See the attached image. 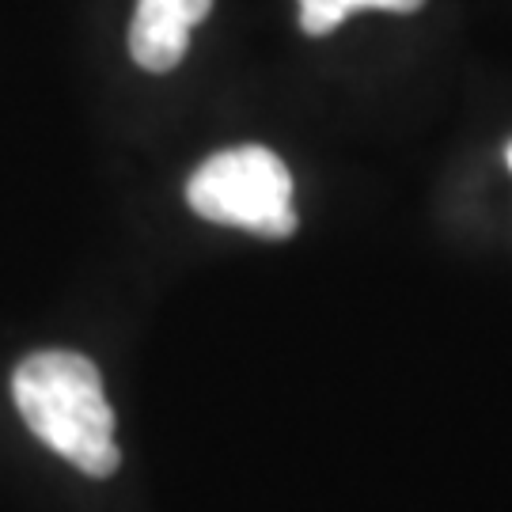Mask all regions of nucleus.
<instances>
[{
  "mask_svg": "<svg viewBox=\"0 0 512 512\" xmlns=\"http://www.w3.org/2000/svg\"><path fill=\"white\" fill-rule=\"evenodd\" d=\"M12 399L27 429L76 471L92 478L118 471L114 410L88 357L65 349L31 353L12 376Z\"/></svg>",
  "mask_w": 512,
  "mask_h": 512,
  "instance_id": "obj_1",
  "label": "nucleus"
},
{
  "mask_svg": "<svg viewBox=\"0 0 512 512\" xmlns=\"http://www.w3.org/2000/svg\"><path fill=\"white\" fill-rule=\"evenodd\" d=\"M186 202L198 217L255 236L285 239L296 228L293 175L281 156L262 145L224 148L186 183Z\"/></svg>",
  "mask_w": 512,
  "mask_h": 512,
  "instance_id": "obj_2",
  "label": "nucleus"
},
{
  "mask_svg": "<svg viewBox=\"0 0 512 512\" xmlns=\"http://www.w3.org/2000/svg\"><path fill=\"white\" fill-rule=\"evenodd\" d=\"M213 0H137L129 23V54L148 73H171L190 46V31L209 16Z\"/></svg>",
  "mask_w": 512,
  "mask_h": 512,
  "instance_id": "obj_3",
  "label": "nucleus"
},
{
  "mask_svg": "<svg viewBox=\"0 0 512 512\" xmlns=\"http://www.w3.org/2000/svg\"><path fill=\"white\" fill-rule=\"evenodd\" d=\"M425 0H300V27L308 35H330L342 27L349 12L361 8H384V12H418Z\"/></svg>",
  "mask_w": 512,
  "mask_h": 512,
  "instance_id": "obj_4",
  "label": "nucleus"
},
{
  "mask_svg": "<svg viewBox=\"0 0 512 512\" xmlns=\"http://www.w3.org/2000/svg\"><path fill=\"white\" fill-rule=\"evenodd\" d=\"M505 160H509V167H512V141H509V148H505Z\"/></svg>",
  "mask_w": 512,
  "mask_h": 512,
  "instance_id": "obj_5",
  "label": "nucleus"
}]
</instances>
